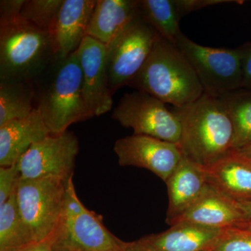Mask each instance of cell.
I'll use <instances>...</instances> for the list:
<instances>
[{
	"instance_id": "obj_1",
	"label": "cell",
	"mask_w": 251,
	"mask_h": 251,
	"mask_svg": "<svg viewBox=\"0 0 251 251\" xmlns=\"http://www.w3.org/2000/svg\"><path fill=\"white\" fill-rule=\"evenodd\" d=\"M173 111L181 123L178 145L183 156L198 166L209 168L234 151L233 125L219 97L204 93Z\"/></svg>"
},
{
	"instance_id": "obj_2",
	"label": "cell",
	"mask_w": 251,
	"mask_h": 251,
	"mask_svg": "<svg viewBox=\"0 0 251 251\" xmlns=\"http://www.w3.org/2000/svg\"><path fill=\"white\" fill-rule=\"evenodd\" d=\"M128 86L175 108L191 104L204 94L187 59L175 44L161 36L141 70Z\"/></svg>"
},
{
	"instance_id": "obj_3",
	"label": "cell",
	"mask_w": 251,
	"mask_h": 251,
	"mask_svg": "<svg viewBox=\"0 0 251 251\" xmlns=\"http://www.w3.org/2000/svg\"><path fill=\"white\" fill-rule=\"evenodd\" d=\"M55 55L50 34L21 16L0 21L1 82H27Z\"/></svg>"
},
{
	"instance_id": "obj_4",
	"label": "cell",
	"mask_w": 251,
	"mask_h": 251,
	"mask_svg": "<svg viewBox=\"0 0 251 251\" xmlns=\"http://www.w3.org/2000/svg\"><path fill=\"white\" fill-rule=\"evenodd\" d=\"M59 60L37 106L52 134H60L73 124L94 117L84 99L82 70L76 51Z\"/></svg>"
},
{
	"instance_id": "obj_5",
	"label": "cell",
	"mask_w": 251,
	"mask_h": 251,
	"mask_svg": "<svg viewBox=\"0 0 251 251\" xmlns=\"http://www.w3.org/2000/svg\"><path fill=\"white\" fill-rule=\"evenodd\" d=\"M67 183L52 177L31 179L21 177L18 181L16 193L18 209L34 242L47 239L58 230Z\"/></svg>"
},
{
	"instance_id": "obj_6",
	"label": "cell",
	"mask_w": 251,
	"mask_h": 251,
	"mask_svg": "<svg viewBox=\"0 0 251 251\" xmlns=\"http://www.w3.org/2000/svg\"><path fill=\"white\" fill-rule=\"evenodd\" d=\"M175 46L191 64L204 93L220 97L243 88L242 59L239 48L207 47L181 34Z\"/></svg>"
},
{
	"instance_id": "obj_7",
	"label": "cell",
	"mask_w": 251,
	"mask_h": 251,
	"mask_svg": "<svg viewBox=\"0 0 251 251\" xmlns=\"http://www.w3.org/2000/svg\"><path fill=\"white\" fill-rule=\"evenodd\" d=\"M159 34L147 23L139 10L107 47V72L112 94L129 85L138 75Z\"/></svg>"
},
{
	"instance_id": "obj_8",
	"label": "cell",
	"mask_w": 251,
	"mask_h": 251,
	"mask_svg": "<svg viewBox=\"0 0 251 251\" xmlns=\"http://www.w3.org/2000/svg\"><path fill=\"white\" fill-rule=\"evenodd\" d=\"M59 229V246L70 250H122V240L105 227L102 216L87 209L77 197L73 176L68 181Z\"/></svg>"
},
{
	"instance_id": "obj_9",
	"label": "cell",
	"mask_w": 251,
	"mask_h": 251,
	"mask_svg": "<svg viewBox=\"0 0 251 251\" xmlns=\"http://www.w3.org/2000/svg\"><path fill=\"white\" fill-rule=\"evenodd\" d=\"M112 118L135 135H145L179 144L181 123L179 117L168 110L159 99L140 91L124 94L114 109Z\"/></svg>"
},
{
	"instance_id": "obj_10",
	"label": "cell",
	"mask_w": 251,
	"mask_h": 251,
	"mask_svg": "<svg viewBox=\"0 0 251 251\" xmlns=\"http://www.w3.org/2000/svg\"><path fill=\"white\" fill-rule=\"evenodd\" d=\"M79 142L70 130L50 134L33 145L17 162L22 179L57 178L68 181L74 176Z\"/></svg>"
},
{
	"instance_id": "obj_11",
	"label": "cell",
	"mask_w": 251,
	"mask_h": 251,
	"mask_svg": "<svg viewBox=\"0 0 251 251\" xmlns=\"http://www.w3.org/2000/svg\"><path fill=\"white\" fill-rule=\"evenodd\" d=\"M114 151L120 166L145 168L165 182L183 157L177 144L145 135L133 134L117 140Z\"/></svg>"
},
{
	"instance_id": "obj_12",
	"label": "cell",
	"mask_w": 251,
	"mask_h": 251,
	"mask_svg": "<svg viewBox=\"0 0 251 251\" xmlns=\"http://www.w3.org/2000/svg\"><path fill=\"white\" fill-rule=\"evenodd\" d=\"M76 52L85 103L94 116H100L110 111L113 104L107 72L106 45L87 36Z\"/></svg>"
},
{
	"instance_id": "obj_13",
	"label": "cell",
	"mask_w": 251,
	"mask_h": 251,
	"mask_svg": "<svg viewBox=\"0 0 251 251\" xmlns=\"http://www.w3.org/2000/svg\"><path fill=\"white\" fill-rule=\"evenodd\" d=\"M181 222L220 229L251 226L239 203L221 194L208 184L201 197L175 224Z\"/></svg>"
},
{
	"instance_id": "obj_14",
	"label": "cell",
	"mask_w": 251,
	"mask_h": 251,
	"mask_svg": "<svg viewBox=\"0 0 251 251\" xmlns=\"http://www.w3.org/2000/svg\"><path fill=\"white\" fill-rule=\"evenodd\" d=\"M95 0H64L50 32L57 59L67 58L87 36Z\"/></svg>"
},
{
	"instance_id": "obj_15",
	"label": "cell",
	"mask_w": 251,
	"mask_h": 251,
	"mask_svg": "<svg viewBox=\"0 0 251 251\" xmlns=\"http://www.w3.org/2000/svg\"><path fill=\"white\" fill-rule=\"evenodd\" d=\"M169 204L166 221L173 226L201 197L207 186L204 168L183 156L166 181Z\"/></svg>"
},
{
	"instance_id": "obj_16",
	"label": "cell",
	"mask_w": 251,
	"mask_h": 251,
	"mask_svg": "<svg viewBox=\"0 0 251 251\" xmlns=\"http://www.w3.org/2000/svg\"><path fill=\"white\" fill-rule=\"evenodd\" d=\"M52 134L37 107L25 118L0 126V167L10 166L34 144Z\"/></svg>"
},
{
	"instance_id": "obj_17",
	"label": "cell",
	"mask_w": 251,
	"mask_h": 251,
	"mask_svg": "<svg viewBox=\"0 0 251 251\" xmlns=\"http://www.w3.org/2000/svg\"><path fill=\"white\" fill-rule=\"evenodd\" d=\"M204 169L211 187L237 203L251 201V160L234 151Z\"/></svg>"
},
{
	"instance_id": "obj_18",
	"label": "cell",
	"mask_w": 251,
	"mask_h": 251,
	"mask_svg": "<svg viewBox=\"0 0 251 251\" xmlns=\"http://www.w3.org/2000/svg\"><path fill=\"white\" fill-rule=\"evenodd\" d=\"M223 230L181 222L138 241L150 251H205L214 245Z\"/></svg>"
},
{
	"instance_id": "obj_19",
	"label": "cell",
	"mask_w": 251,
	"mask_h": 251,
	"mask_svg": "<svg viewBox=\"0 0 251 251\" xmlns=\"http://www.w3.org/2000/svg\"><path fill=\"white\" fill-rule=\"evenodd\" d=\"M138 13L135 0H98L87 36L108 46Z\"/></svg>"
},
{
	"instance_id": "obj_20",
	"label": "cell",
	"mask_w": 251,
	"mask_h": 251,
	"mask_svg": "<svg viewBox=\"0 0 251 251\" xmlns=\"http://www.w3.org/2000/svg\"><path fill=\"white\" fill-rule=\"evenodd\" d=\"M138 10L143 19L160 36L176 44L182 34L179 27L181 18L175 0H140Z\"/></svg>"
},
{
	"instance_id": "obj_21",
	"label": "cell",
	"mask_w": 251,
	"mask_h": 251,
	"mask_svg": "<svg viewBox=\"0 0 251 251\" xmlns=\"http://www.w3.org/2000/svg\"><path fill=\"white\" fill-rule=\"evenodd\" d=\"M17 189L0 205V251H14L35 242L20 214Z\"/></svg>"
},
{
	"instance_id": "obj_22",
	"label": "cell",
	"mask_w": 251,
	"mask_h": 251,
	"mask_svg": "<svg viewBox=\"0 0 251 251\" xmlns=\"http://www.w3.org/2000/svg\"><path fill=\"white\" fill-rule=\"evenodd\" d=\"M228 112L234 131V151L251 143V90L227 92L219 97Z\"/></svg>"
},
{
	"instance_id": "obj_23",
	"label": "cell",
	"mask_w": 251,
	"mask_h": 251,
	"mask_svg": "<svg viewBox=\"0 0 251 251\" xmlns=\"http://www.w3.org/2000/svg\"><path fill=\"white\" fill-rule=\"evenodd\" d=\"M33 96L26 82H0V126L30 115Z\"/></svg>"
},
{
	"instance_id": "obj_24",
	"label": "cell",
	"mask_w": 251,
	"mask_h": 251,
	"mask_svg": "<svg viewBox=\"0 0 251 251\" xmlns=\"http://www.w3.org/2000/svg\"><path fill=\"white\" fill-rule=\"evenodd\" d=\"M64 0H25L21 16L32 25L50 34Z\"/></svg>"
},
{
	"instance_id": "obj_25",
	"label": "cell",
	"mask_w": 251,
	"mask_h": 251,
	"mask_svg": "<svg viewBox=\"0 0 251 251\" xmlns=\"http://www.w3.org/2000/svg\"><path fill=\"white\" fill-rule=\"evenodd\" d=\"M206 251H251V226L224 229Z\"/></svg>"
},
{
	"instance_id": "obj_26",
	"label": "cell",
	"mask_w": 251,
	"mask_h": 251,
	"mask_svg": "<svg viewBox=\"0 0 251 251\" xmlns=\"http://www.w3.org/2000/svg\"><path fill=\"white\" fill-rule=\"evenodd\" d=\"M21 174L17 163L10 166L0 167V205L4 204L17 189Z\"/></svg>"
},
{
	"instance_id": "obj_27",
	"label": "cell",
	"mask_w": 251,
	"mask_h": 251,
	"mask_svg": "<svg viewBox=\"0 0 251 251\" xmlns=\"http://www.w3.org/2000/svg\"><path fill=\"white\" fill-rule=\"evenodd\" d=\"M175 1L181 18L194 11L214 5L234 2L239 4L243 2L233 0H175Z\"/></svg>"
},
{
	"instance_id": "obj_28",
	"label": "cell",
	"mask_w": 251,
	"mask_h": 251,
	"mask_svg": "<svg viewBox=\"0 0 251 251\" xmlns=\"http://www.w3.org/2000/svg\"><path fill=\"white\" fill-rule=\"evenodd\" d=\"M59 229L47 239L40 242L31 243L14 251H57L59 248Z\"/></svg>"
},
{
	"instance_id": "obj_29",
	"label": "cell",
	"mask_w": 251,
	"mask_h": 251,
	"mask_svg": "<svg viewBox=\"0 0 251 251\" xmlns=\"http://www.w3.org/2000/svg\"><path fill=\"white\" fill-rule=\"evenodd\" d=\"M239 48L242 59L243 88L251 90V42Z\"/></svg>"
},
{
	"instance_id": "obj_30",
	"label": "cell",
	"mask_w": 251,
	"mask_h": 251,
	"mask_svg": "<svg viewBox=\"0 0 251 251\" xmlns=\"http://www.w3.org/2000/svg\"><path fill=\"white\" fill-rule=\"evenodd\" d=\"M25 0H1L0 1V21H9L21 16Z\"/></svg>"
},
{
	"instance_id": "obj_31",
	"label": "cell",
	"mask_w": 251,
	"mask_h": 251,
	"mask_svg": "<svg viewBox=\"0 0 251 251\" xmlns=\"http://www.w3.org/2000/svg\"><path fill=\"white\" fill-rule=\"evenodd\" d=\"M122 251H150L137 240L132 242H125L122 241Z\"/></svg>"
},
{
	"instance_id": "obj_32",
	"label": "cell",
	"mask_w": 251,
	"mask_h": 251,
	"mask_svg": "<svg viewBox=\"0 0 251 251\" xmlns=\"http://www.w3.org/2000/svg\"><path fill=\"white\" fill-rule=\"evenodd\" d=\"M242 210L245 213L246 216L251 223V201L242 203H239Z\"/></svg>"
},
{
	"instance_id": "obj_33",
	"label": "cell",
	"mask_w": 251,
	"mask_h": 251,
	"mask_svg": "<svg viewBox=\"0 0 251 251\" xmlns=\"http://www.w3.org/2000/svg\"><path fill=\"white\" fill-rule=\"evenodd\" d=\"M237 151L238 153H240L242 156L251 161V143L250 145L241 149V150H237Z\"/></svg>"
},
{
	"instance_id": "obj_34",
	"label": "cell",
	"mask_w": 251,
	"mask_h": 251,
	"mask_svg": "<svg viewBox=\"0 0 251 251\" xmlns=\"http://www.w3.org/2000/svg\"><path fill=\"white\" fill-rule=\"evenodd\" d=\"M68 251L67 249H66V248L61 247V246H59V244L58 251Z\"/></svg>"
},
{
	"instance_id": "obj_35",
	"label": "cell",
	"mask_w": 251,
	"mask_h": 251,
	"mask_svg": "<svg viewBox=\"0 0 251 251\" xmlns=\"http://www.w3.org/2000/svg\"><path fill=\"white\" fill-rule=\"evenodd\" d=\"M66 249H67V248H66ZM67 249V250H68V251H72V250H70V249ZM122 251V250H121V251Z\"/></svg>"
},
{
	"instance_id": "obj_36",
	"label": "cell",
	"mask_w": 251,
	"mask_h": 251,
	"mask_svg": "<svg viewBox=\"0 0 251 251\" xmlns=\"http://www.w3.org/2000/svg\"></svg>"
}]
</instances>
